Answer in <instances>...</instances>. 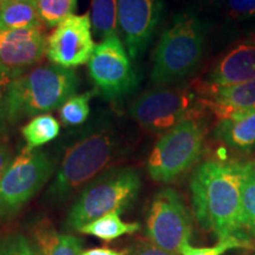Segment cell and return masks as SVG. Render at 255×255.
Listing matches in <instances>:
<instances>
[{"label":"cell","instance_id":"cell-1","mask_svg":"<svg viewBox=\"0 0 255 255\" xmlns=\"http://www.w3.org/2000/svg\"><path fill=\"white\" fill-rule=\"evenodd\" d=\"M244 163L209 159L190 181L191 201L200 226L218 240L241 237Z\"/></svg>","mask_w":255,"mask_h":255},{"label":"cell","instance_id":"cell-2","mask_svg":"<svg viewBox=\"0 0 255 255\" xmlns=\"http://www.w3.org/2000/svg\"><path fill=\"white\" fill-rule=\"evenodd\" d=\"M120 152V137L111 124L88 128L66 150L45 197L62 203L83 186H87L113 163Z\"/></svg>","mask_w":255,"mask_h":255},{"label":"cell","instance_id":"cell-3","mask_svg":"<svg viewBox=\"0 0 255 255\" xmlns=\"http://www.w3.org/2000/svg\"><path fill=\"white\" fill-rule=\"evenodd\" d=\"M79 79L72 69L43 64L30 71H18L8 87L6 121L9 124L59 109L78 90Z\"/></svg>","mask_w":255,"mask_h":255},{"label":"cell","instance_id":"cell-4","mask_svg":"<svg viewBox=\"0 0 255 255\" xmlns=\"http://www.w3.org/2000/svg\"><path fill=\"white\" fill-rule=\"evenodd\" d=\"M205 25L190 12L175 15L162 32L154 52L151 84L170 87L196 72L205 52Z\"/></svg>","mask_w":255,"mask_h":255},{"label":"cell","instance_id":"cell-5","mask_svg":"<svg viewBox=\"0 0 255 255\" xmlns=\"http://www.w3.org/2000/svg\"><path fill=\"white\" fill-rule=\"evenodd\" d=\"M141 175L130 167L111 168L95 177L81 191L66 218L68 228L79 231L108 213L123 212L141 190Z\"/></svg>","mask_w":255,"mask_h":255},{"label":"cell","instance_id":"cell-6","mask_svg":"<svg viewBox=\"0 0 255 255\" xmlns=\"http://www.w3.org/2000/svg\"><path fill=\"white\" fill-rule=\"evenodd\" d=\"M205 104L196 90L184 85L159 87L143 92L129 108V115L145 131L167 132L187 120H200Z\"/></svg>","mask_w":255,"mask_h":255},{"label":"cell","instance_id":"cell-7","mask_svg":"<svg viewBox=\"0 0 255 255\" xmlns=\"http://www.w3.org/2000/svg\"><path fill=\"white\" fill-rule=\"evenodd\" d=\"M206 129L200 120H187L164 132L146 161L152 180L170 183L199 161L203 152Z\"/></svg>","mask_w":255,"mask_h":255},{"label":"cell","instance_id":"cell-8","mask_svg":"<svg viewBox=\"0 0 255 255\" xmlns=\"http://www.w3.org/2000/svg\"><path fill=\"white\" fill-rule=\"evenodd\" d=\"M53 170L47 152L25 146L0 178V218L17 215L50 180Z\"/></svg>","mask_w":255,"mask_h":255},{"label":"cell","instance_id":"cell-9","mask_svg":"<svg viewBox=\"0 0 255 255\" xmlns=\"http://www.w3.org/2000/svg\"><path fill=\"white\" fill-rule=\"evenodd\" d=\"M88 70L97 91L110 102H120L132 95L139 84L138 73L119 36L96 45Z\"/></svg>","mask_w":255,"mask_h":255},{"label":"cell","instance_id":"cell-10","mask_svg":"<svg viewBox=\"0 0 255 255\" xmlns=\"http://www.w3.org/2000/svg\"><path fill=\"white\" fill-rule=\"evenodd\" d=\"M193 221L189 210L176 190L164 188L154 196L145 222L148 241L161 250L181 255L190 244Z\"/></svg>","mask_w":255,"mask_h":255},{"label":"cell","instance_id":"cell-11","mask_svg":"<svg viewBox=\"0 0 255 255\" xmlns=\"http://www.w3.org/2000/svg\"><path fill=\"white\" fill-rule=\"evenodd\" d=\"M95 47L90 15L72 14L47 37L46 56L55 65L72 69L89 63Z\"/></svg>","mask_w":255,"mask_h":255},{"label":"cell","instance_id":"cell-12","mask_svg":"<svg viewBox=\"0 0 255 255\" xmlns=\"http://www.w3.org/2000/svg\"><path fill=\"white\" fill-rule=\"evenodd\" d=\"M163 0H117L119 32L132 60L149 46L163 14Z\"/></svg>","mask_w":255,"mask_h":255},{"label":"cell","instance_id":"cell-13","mask_svg":"<svg viewBox=\"0 0 255 255\" xmlns=\"http://www.w3.org/2000/svg\"><path fill=\"white\" fill-rule=\"evenodd\" d=\"M43 26L0 31V63L15 71L36 65L46 55Z\"/></svg>","mask_w":255,"mask_h":255},{"label":"cell","instance_id":"cell-14","mask_svg":"<svg viewBox=\"0 0 255 255\" xmlns=\"http://www.w3.org/2000/svg\"><path fill=\"white\" fill-rule=\"evenodd\" d=\"M196 91L206 109L219 121L239 119L255 111V81L232 87H212L202 83Z\"/></svg>","mask_w":255,"mask_h":255},{"label":"cell","instance_id":"cell-15","mask_svg":"<svg viewBox=\"0 0 255 255\" xmlns=\"http://www.w3.org/2000/svg\"><path fill=\"white\" fill-rule=\"evenodd\" d=\"M255 81V44L234 46L213 66L205 82L212 87H232Z\"/></svg>","mask_w":255,"mask_h":255},{"label":"cell","instance_id":"cell-16","mask_svg":"<svg viewBox=\"0 0 255 255\" xmlns=\"http://www.w3.org/2000/svg\"><path fill=\"white\" fill-rule=\"evenodd\" d=\"M215 138L233 150L248 154L255 150V111L244 117L219 121Z\"/></svg>","mask_w":255,"mask_h":255},{"label":"cell","instance_id":"cell-17","mask_svg":"<svg viewBox=\"0 0 255 255\" xmlns=\"http://www.w3.org/2000/svg\"><path fill=\"white\" fill-rule=\"evenodd\" d=\"M33 239L38 255H81L83 252L81 238L62 234L47 221L34 226Z\"/></svg>","mask_w":255,"mask_h":255},{"label":"cell","instance_id":"cell-18","mask_svg":"<svg viewBox=\"0 0 255 255\" xmlns=\"http://www.w3.org/2000/svg\"><path fill=\"white\" fill-rule=\"evenodd\" d=\"M43 26L36 0H13L0 4V31Z\"/></svg>","mask_w":255,"mask_h":255},{"label":"cell","instance_id":"cell-19","mask_svg":"<svg viewBox=\"0 0 255 255\" xmlns=\"http://www.w3.org/2000/svg\"><path fill=\"white\" fill-rule=\"evenodd\" d=\"M119 210L108 213L101 218L94 220L84 227L79 229V233L85 235L98 238L105 242L116 240L123 235L133 234L141 229L139 222H126L121 218Z\"/></svg>","mask_w":255,"mask_h":255},{"label":"cell","instance_id":"cell-20","mask_svg":"<svg viewBox=\"0 0 255 255\" xmlns=\"http://www.w3.org/2000/svg\"><path fill=\"white\" fill-rule=\"evenodd\" d=\"M241 235L255 241V161L244 163L241 196Z\"/></svg>","mask_w":255,"mask_h":255},{"label":"cell","instance_id":"cell-21","mask_svg":"<svg viewBox=\"0 0 255 255\" xmlns=\"http://www.w3.org/2000/svg\"><path fill=\"white\" fill-rule=\"evenodd\" d=\"M117 0H92L91 25L92 33L97 40L117 36L119 19H117Z\"/></svg>","mask_w":255,"mask_h":255},{"label":"cell","instance_id":"cell-22","mask_svg":"<svg viewBox=\"0 0 255 255\" xmlns=\"http://www.w3.org/2000/svg\"><path fill=\"white\" fill-rule=\"evenodd\" d=\"M59 132V122L49 114L33 117L21 128V135L26 142L27 149H38L57 138Z\"/></svg>","mask_w":255,"mask_h":255},{"label":"cell","instance_id":"cell-23","mask_svg":"<svg viewBox=\"0 0 255 255\" xmlns=\"http://www.w3.org/2000/svg\"><path fill=\"white\" fill-rule=\"evenodd\" d=\"M95 91L73 95L59 108V117L65 126H81L90 115V101Z\"/></svg>","mask_w":255,"mask_h":255},{"label":"cell","instance_id":"cell-24","mask_svg":"<svg viewBox=\"0 0 255 255\" xmlns=\"http://www.w3.org/2000/svg\"><path fill=\"white\" fill-rule=\"evenodd\" d=\"M41 23L46 27H56L64 19L75 14L77 0H36Z\"/></svg>","mask_w":255,"mask_h":255},{"label":"cell","instance_id":"cell-25","mask_svg":"<svg viewBox=\"0 0 255 255\" xmlns=\"http://www.w3.org/2000/svg\"><path fill=\"white\" fill-rule=\"evenodd\" d=\"M254 242L241 237H231L220 240L213 247H194L190 244L184 245L181 255H223L232 250H252Z\"/></svg>","mask_w":255,"mask_h":255},{"label":"cell","instance_id":"cell-26","mask_svg":"<svg viewBox=\"0 0 255 255\" xmlns=\"http://www.w3.org/2000/svg\"><path fill=\"white\" fill-rule=\"evenodd\" d=\"M0 255H38L36 248L20 233H13L0 241Z\"/></svg>","mask_w":255,"mask_h":255},{"label":"cell","instance_id":"cell-27","mask_svg":"<svg viewBox=\"0 0 255 255\" xmlns=\"http://www.w3.org/2000/svg\"><path fill=\"white\" fill-rule=\"evenodd\" d=\"M225 6L228 17L235 21L255 17V0H227Z\"/></svg>","mask_w":255,"mask_h":255},{"label":"cell","instance_id":"cell-28","mask_svg":"<svg viewBox=\"0 0 255 255\" xmlns=\"http://www.w3.org/2000/svg\"><path fill=\"white\" fill-rule=\"evenodd\" d=\"M18 71L7 68L0 63V131L6 129V97H7L8 87L12 79Z\"/></svg>","mask_w":255,"mask_h":255},{"label":"cell","instance_id":"cell-29","mask_svg":"<svg viewBox=\"0 0 255 255\" xmlns=\"http://www.w3.org/2000/svg\"><path fill=\"white\" fill-rule=\"evenodd\" d=\"M130 255H178L170 253V252L163 251L161 248L156 247L149 241H139L136 244L131 251H130Z\"/></svg>","mask_w":255,"mask_h":255},{"label":"cell","instance_id":"cell-30","mask_svg":"<svg viewBox=\"0 0 255 255\" xmlns=\"http://www.w3.org/2000/svg\"><path fill=\"white\" fill-rule=\"evenodd\" d=\"M13 158L11 148L6 143L0 142V178L5 174L6 169L9 167Z\"/></svg>","mask_w":255,"mask_h":255},{"label":"cell","instance_id":"cell-31","mask_svg":"<svg viewBox=\"0 0 255 255\" xmlns=\"http://www.w3.org/2000/svg\"><path fill=\"white\" fill-rule=\"evenodd\" d=\"M81 255H127L126 251H116L108 247L91 248V250L83 251Z\"/></svg>","mask_w":255,"mask_h":255},{"label":"cell","instance_id":"cell-32","mask_svg":"<svg viewBox=\"0 0 255 255\" xmlns=\"http://www.w3.org/2000/svg\"><path fill=\"white\" fill-rule=\"evenodd\" d=\"M206 2H208L210 5H214V6H221L223 4H226L227 0H205Z\"/></svg>","mask_w":255,"mask_h":255},{"label":"cell","instance_id":"cell-33","mask_svg":"<svg viewBox=\"0 0 255 255\" xmlns=\"http://www.w3.org/2000/svg\"><path fill=\"white\" fill-rule=\"evenodd\" d=\"M8 1H13V0H0V4H4V2H8Z\"/></svg>","mask_w":255,"mask_h":255}]
</instances>
